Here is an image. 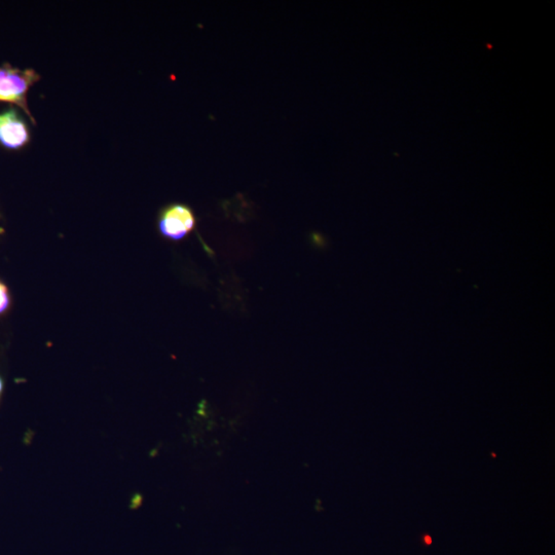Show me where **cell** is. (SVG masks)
<instances>
[{"instance_id": "8992f818", "label": "cell", "mask_w": 555, "mask_h": 555, "mask_svg": "<svg viewBox=\"0 0 555 555\" xmlns=\"http://www.w3.org/2000/svg\"><path fill=\"white\" fill-rule=\"evenodd\" d=\"M2 389H3V382H2L1 378H0V394H1Z\"/></svg>"}, {"instance_id": "3957f363", "label": "cell", "mask_w": 555, "mask_h": 555, "mask_svg": "<svg viewBox=\"0 0 555 555\" xmlns=\"http://www.w3.org/2000/svg\"><path fill=\"white\" fill-rule=\"evenodd\" d=\"M30 140L26 123L14 109L0 113V143L10 149H18Z\"/></svg>"}, {"instance_id": "7a4b0ae2", "label": "cell", "mask_w": 555, "mask_h": 555, "mask_svg": "<svg viewBox=\"0 0 555 555\" xmlns=\"http://www.w3.org/2000/svg\"><path fill=\"white\" fill-rule=\"evenodd\" d=\"M157 224L164 237L171 241H180L195 230L197 220L188 206L174 203L162 210Z\"/></svg>"}, {"instance_id": "5b68a950", "label": "cell", "mask_w": 555, "mask_h": 555, "mask_svg": "<svg viewBox=\"0 0 555 555\" xmlns=\"http://www.w3.org/2000/svg\"><path fill=\"white\" fill-rule=\"evenodd\" d=\"M425 543H426L427 545H431V543H432V539H431L430 536H425Z\"/></svg>"}, {"instance_id": "6da1fadb", "label": "cell", "mask_w": 555, "mask_h": 555, "mask_svg": "<svg viewBox=\"0 0 555 555\" xmlns=\"http://www.w3.org/2000/svg\"><path fill=\"white\" fill-rule=\"evenodd\" d=\"M39 79V73L32 69L21 70L8 64L0 67V101L18 105L30 117L33 124L37 123L27 105V94Z\"/></svg>"}, {"instance_id": "277c9868", "label": "cell", "mask_w": 555, "mask_h": 555, "mask_svg": "<svg viewBox=\"0 0 555 555\" xmlns=\"http://www.w3.org/2000/svg\"><path fill=\"white\" fill-rule=\"evenodd\" d=\"M10 304V298L8 287L0 281V314L8 310Z\"/></svg>"}]
</instances>
